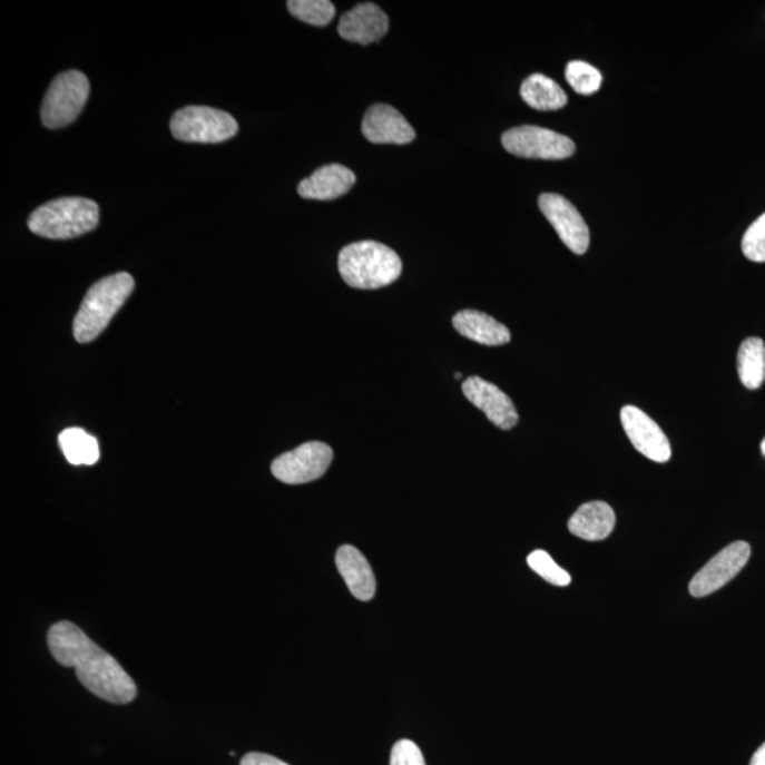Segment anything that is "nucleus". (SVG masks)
I'll return each instance as SVG.
<instances>
[{
	"instance_id": "5701e85b",
	"label": "nucleus",
	"mask_w": 765,
	"mask_h": 765,
	"mask_svg": "<svg viewBox=\"0 0 765 765\" xmlns=\"http://www.w3.org/2000/svg\"><path fill=\"white\" fill-rule=\"evenodd\" d=\"M566 80L572 90L581 96H591L600 90L602 76L595 66L586 61H570L566 67Z\"/></svg>"
},
{
	"instance_id": "7ed1b4c3",
	"label": "nucleus",
	"mask_w": 765,
	"mask_h": 765,
	"mask_svg": "<svg viewBox=\"0 0 765 765\" xmlns=\"http://www.w3.org/2000/svg\"><path fill=\"white\" fill-rule=\"evenodd\" d=\"M135 288L133 275L118 273L98 281L86 295L72 325L77 342L90 343L101 335Z\"/></svg>"
},
{
	"instance_id": "ddd939ff",
	"label": "nucleus",
	"mask_w": 765,
	"mask_h": 765,
	"mask_svg": "<svg viewBox=\"0 0 765 765\" xmlns=\"http://www.w3.org/2000/svg\"><path fill=\"white\" fill-rule=\"evenodd\" d=\"M362 133L372 144L405 145L415 139L414 128L408 119L388 104H376L367 109Z\"/></svg>"
},
{
	"instance_id": "f8f14e48",
	"label": "nucleus",
	"mask_w": 765,
	"mask_h": 765,
	"mask_svg": "<svg viewBox=\"0 0 765 765\" xmlns=\"http://www.w3.org/2000/svg\"><path fill=\"white\" fill-rule=\"evenodd\" d=\"M462 392L477 409L486 413L488 420L498 429L512 430L518 424L519 414L512 400L496 384L472 376L462 383Z\"/></svg>"
},
{
	"instance_id": "c85d7f7f",
	"label": "nucleus",
	"mask_w": 765,
	"mask_h": 765,
	"mask_svg": "<svg viewBox=\"0 0 765 765\" xmlns=\"http://www.w3.org/2000/svg\"><path fill=\"white\" fill-rule=\"evenodd\" d=\"M762 452H763V455L765 457V439L762 442Z\"/></svg>"
},
{
	"instance_id": "a211bd4d",
	"label": "nucleus",
	"mask_w": 765,
	"mask_h": 765,
	"mask_svg": "<svg viewBox=\"0 0 765 765\" xmlns=\"http://www.w3.org/2000/svg\"><path fill=\"white\" fill-rule=\"evenodd\" d=\"M452 325L461 336L483 346H502L510 342L507 326L483 312L467 310L452 317Z\"/></svg>"
},
{
	"instance_id": "a878e982",
	"label": "nucleus",
	"mask_w": 765,
	"mask_h": 765,
	"mask_svg": "<svg viewBox=\"0 0 765 765\" xmlns=\"http://www.w3.org/2000/svg\"><path fill=\"white\" fill-rule=\"evenodd\" d=\"M390 765H425V759L418 744L400 741L394 744Z\"/></svg>"
},
{
	"instance_id": "423d86ee",
	"label": "nucleus",
	"mask_w": 765,
	"mask_h": 765,
	"mask_svg": "<svg viewBox=\"0 0 765 765\" xmlns=\"http://www.w3.org/2000/svg\"><path fill=\"white\" fill-rule=\"evenodd\" d=\"M90 96V81L81 71L61 72L51 82L41 106V121L50 129L75 122Z\"/></svg>"
},
{
	"instance_id": "aec40b11",
	"label": "nucleus",
	"mask_w": 765,
	"mask_h": 765,
	"mask_svg": "<svg viewBox=\"0 0 765 765\" xmlns=\"http://www.w3.org/2000/svg\"><path fill=\"white\" fill-rule=\"evenodd\" d=\"M738 376L744 388L757 390L765 380V345L759 337H748L738 349Z\"/></svg>"
},
{
	"instance_id": "412c9836",
	"label": "nucleus",
	"mask_w": 765,
	"mask_h": 765,
	"mask_svg": "<svg viewBox=\"0 0 765 765\" xmlns=\"http://www.w3.org/2000/svg\"><path fill=\"white\" fill-rule=\"evenodd\" d=\"M62 454L71 465H94L100 460V445L96 437L81 429H67L59 435Z\"/></svg>"
},
{
	"instance_id": "4be33fe9",
	"label": "nucleus",
	"mask_w": 765,
	"mask_h": 765,
	"mask_svg": "<svg viewBox=\"0 0 765 765\" xmlns=\"http://www.w3.org/2000/svg\"><path fill=\"white\" fill-rule=\"evenodd\" d=\"M286 7L294 18L314 26L330 24L336 12L330 0H291Z\"/></svg>"
},
{
	"instance_id": "4468645a",
	"label": "nucleus",
	"mask_w": 765,
	"mask_h": 765,
	"mask_svg": "<svg viewBox=\"0 0 765 765\" xmlns=\"http://www.w3.org/2000/svg\"><path fill=\"white\" fill-rule=\"evenodd\" d=\"M389 30V18L374 3H361L343 13L337 31L352 43L371 45L384 38Z\"/></svg>"
},
{
	"instance_id": "9b49d317",
	"label": "nucleus",
	"mask_w": 765,
	"mask_h": 765,
	"mask_svg": "<svg viewBox=\"0 0 765 765\" xmlns=\"http://www.w3.org/2000/svg\"><path fill=\"white\" fill-rule=\"evenodd\" d=\"M621 423L635 450L659 464L670 460L673 450L668 437L647 413L634 405H626L621 410Z\"/></svg>"
},
{
	"instance_id": "c756f323",
	"label": "nucleus",
	"mask_w": 765,
	"mask_h": 765,
	"mask_svg": "<svg viewBox=\"0 0 765 765\" xmlns=\"http://www.w3.org/2000/svg\"><path fill=\"white\" fill-rule=\"evenodd\" d=\"M455 379H458V380L462 379V374H461V373H455Z\"/></svg>"
},
{
	"instance_id": "6ab92c4d",
	"label": "nucleus",
	"mask_w": 765,
	"mask_h": 765,
	"mask_svg": "<svg viewBox=\"0 0 765 765\" xmlns=\"http://www.w3.org/2000/svg\"><path fill=\"white\" fill-rule=\"evenodd\" d=\"M520 96L529 107L539 111H556L567 104L563 88L545 75H532L526 78L520 87Z\"/></svg>"
},
{
	"instance_id": "f257e3e1",
	"label": "nucleus",
	"mask_w": 765,
	"mask_h": 765,
	"mask_svg": "<svg viewBox=\"0 0 765 765\" xmlns=\"http://www.w3.org/2000/svg\"><path fill=\"white\" fill-rule=\"evenodd\" d=\"M47 645L57 663L75 668L78 680L92 695L114 705H127L137 697V685L118 660L70 621L56 622Z\"/></svg>"
},
{
	"instance_id": "f03ea898",
	"label": "nucleus",
	"mask_w": 765,
	"mask_h": 765,
	"mask_svg": "<svg viewBox=\"0 0 765 765\" xmlns=\"http://www.w3.org/2000/svg\"><path fill=\"white\" fill-rule=\"evenodd\" d=\"M340 273L352 288L379 290L393 284L402 275L403 264L398 253L377 242H359L342 249Z\"/></svg>"
},
{
	"instance_id": "2eb2a0df",
	"label": "nucleus",
	"mask_w": 765,
	"mask_h": 765,
	"mask_svg": "<svg viewBox=\"0 0 765 765\" xmlns=\"http://www.w3.org/2000/svg\"><path fill=\"white\" fill-rule=\"evenodd\" d=\"M356 184V176L346 166L331 164L322 166L298 185V194L304 199L333 200L346 195Z\"/></svg>"
},
{
	"instance_id": "cd10ccee",
	"label": "nucleus",
	"mask_w": 765,
	"mask_h": 765,
	"mask_svg": "<svg viewBox=\"0 0 765 765\" xmlns=\"http://www.w3.org/2000/svg\"><path fill=\"white\" fill-rule=\"evenodd\" d=\"M751 765H765V743L754 753Z\"/></svg>"
},
{
	"instance_id": "f3484780",
	"label": "nucleus",
	"mask_w": 765,
	"mask_h": 765,
	"mask_svg": "<svg viewBox=\"0 0 765 765\" xmlns=\"http://www.w3.org/2000/svg\"><path fill=\"white\" fill-rule=\"evenodd\" d=\"M616 528V512L610 504L601 501L582 504L569 520L571 534L582 540H606Z\"/></svg>"
},
{
	"instance_id": "b1692460",
	"label": "nucleus",
	"mask_w": 765,
	"mask_h": 765,
	"mask_svg": "<svg viewBox=\"0 0 765 765\" xmlns=\"http://www.w3.org/2000/svg\"><path fill=\"white\" fill-rule=\"evenodd\" d=\"M528 565L530 569L550 582V585L557 587H566L571 582V577L569 572L561 569L559 565L556 563L548 551L534 550L528 556Z\"/></svg>"
},
{
	"instance_id": "20e7f679",
	"label": "nucleus",
	"mask_w": 765,
	"mask_h": 765,
	"mask_svg": "<svg viewBox=\"0 0 765 765\" xmlns=\"http://www.w3.org/2000/svg\"><path fill=\"white\" fill-rule=\"evenodd\" d=\"M100 222V207L85 197H61L31 213L28 226L36 236L69 241L90 233Z\"/></svg>"
},
{
	"instance_id": "9d476101",
	"label": "nucleus",
	"mask_w": 765,
	"mask_h": 765,
	"mask_svg": "<svg viewBox=\"0 0 765 765\" xmlns=\"http://www.w3.org/2000/svg\"><path fill=\"white\" fill-rule=\"evenodd\" d=\"M539 207L567 248L579 255L587 252L590 231L580 212L569 200L560 195L543 194L539 197Z\"/></svg>"
},
{
	"instance_id": "bb28decb",
	"label": "nucleus",
	"mask_w": 765,
	"mask_h": 765,
	"mask_svg": "<svg viewBox=\"0 0 765 765\" xmlns=\"http://www.w3.org/2000/svg\"><path fill=\"white\" fill-rule=\"evenodd\" d=\"M241 765H290L279 758L263 753H248L243 757Z\"/></svg>"
},
{
	"instance_id": "1a4fd4ad",
	"label": "nucleus",
	"mask_w": 765,
	"mask_h": 765,
	"mask_svg": "<svg viewBox=\"0 0 765 765\" xmlns=\"http://www.w3.org/2000/svg\"><path fill=\"white\" fill-rule=\"evenodd\" d=\"M751 556L752 548L746 541L728 545L696 572L689 585L690 595L702 598L720 590L744 569Z\"/></svg>"
},
{
	"instance_id": "6e6552de",
	"label": "nucleus",
	"mask_w": 765,
	"mask_h": 765,
	"mask_svg": "<svg viewBox=\"0 0 765 765\" xmlns=\"http://www.w3.org/2000/svg\"><path fill=\"white\" fill-rule=\"evenodd\" d=\"M332 460L333 451L330 445L311 441L278 457L271 465V472L281 482L300 486L324 477Z\"/></svg>"
},
{
	"instance_id": "0eeeda50",
	"label": "nucleus",
	"mask_w": 765,
	"mask_h": 765,
	"mask_svg": "<svg viewBox=\"0 0 765 765\" xmlns=\"http://www.w3.org/2000/svg\"><path fill=\"white\" fill-rule=\"evenodd\" d=\"M503 148L509 154L528 159L560 160L576 153V145L566 135L551 129L523 125L502 135Z\"/></svg>"
},
{
	"instance_id": "393cba45",
	"label": "nucleus",
	"mask_w": 765,
	"mask_h": 765,
	"mask_svg": "<svg viewBox=\"0 0 765 765\" xmlns=\"http://www.w3.org/2000/svg\"><path fill=\"white\" fill-rule=\"evenodd\" d=\"M742 248L751 262L765 263V213L744 234Z\"/></svg>"
},
{
	"instance_id": "dca6fc26",
	"label": "nucleus",
	"mask_w": 765,
	"mask_h": 765,
	"mask_svg": "<svg viewBox=\"0 0 765 765\" xmlns=\"http://www.w3.org/2000/svg\"><path fill=\"white\" fill-rule=\"evenodd\" d=\"M336 567L349 590L361 601H371L376 595V577L366 557L351 545L336 551Z\"/></svg>"
},
{
	"instance_id": "39448f33",
	"label": "nucleus",
	"mask_w": 765,
	"mask_h": 765,
	"mask_svg": "<svg viewBox=\"0 0 765 765\" xmlns=\"http://www.w3.org/2000/svg\"><path fill=\"white\" fill-rule=\"evenodd\" d=\"M170 131L182 143L218 144L236 137L238 124L222 109L190 106L174 114Z\"/></svg>"
}]
</instances>
